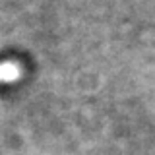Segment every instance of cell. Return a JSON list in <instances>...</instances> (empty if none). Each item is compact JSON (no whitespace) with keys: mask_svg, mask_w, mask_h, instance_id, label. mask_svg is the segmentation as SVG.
<instances>
[{"mask_svg":"<svg viewBox=\"0 0 155 155\" xmlns=\"http://www.w3.org/2000/svg\"><path fill=\"white\" fill-rule=\"evenodd\" d=\"M21 76V68L16 62L8 60L0 64V84H6V81H14Z\"/></svg>","mask_w":155,"mask_h":155,"instance_id":"1","label":"cell"}]
</instances>
